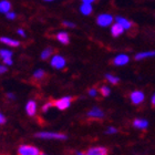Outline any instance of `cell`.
I'll list each match as a JSON object with an SVG mask.
<instances>
[{
	"label": "cell",
	"instance_id": "d590c367",
	"mask_svg": "<svg viewBox=\"0 0 155 155\" xmlns=\"http://www.w3.org/2000/svg\"><path fill=\"white\" fill-rule=\"evenodd\" d=\"M43 1H53V0H43Z\"/></svg>",
	"mask_w": 155,
	"mask_h": 155
},
{
	"label": "cell",
	"instance_id": "e575fe53",
	"mask_svg": "<svg viewBox=\"0 0 155 155\" xmlns=\"http://www.w3.org/2000/svg\"><path fill=\"white\" fill-rule=\"evenodd\" d=\"M77 155H85V154L82 153V152H77Z\"/></svg>",
	"mask_w": 155,
	"mask_h": 155
},
{
	"label": "cell",
	"instance_id": "52a82bcc",
	"mask_svg": "<svg viewBox=\"0 0 155 155\" xmlns=\"http://www.w3.org/2000/svg\"><path fill=\"white\" fill-rule=\"evenodd\" d=\"M131 101L133 104H140L144 101V93L142 91H134L131 93Z\"/></svg>",
	"mask_w": 155,
	"mask_h": 155
},
{
	"label": "cell",
	"instance_id": "ffe728a7",
	"mask_svg": "<svg viewBox=\"0 0 155 155\" xmlns=\"http://www.w3.org/2000/svg\"><path fill=\"white\" fill-rule=\"evenodd\" d=\"M45 77V72L43 70H37L33 73V79H36V80H42Z\"/></svg>",
	"mask_w": 155,
	"mask_h": 155
},
{
	"label": "cell",
	"instance_id": "83f0119b",
	"mask_svg": "<svg viewBox=\"0 0 155 155\" xmlns=\"http://www.w3.org/2000/svg\"><path fill=\"white\" fill-rule=\"evenodd\" d=\"M116 132H117V130L114 129V127H109L107 131V134H113V133H116Z\"/></svg>",
	"mask_w": 155,
	"mask_h": 155
},
{
	"label": "cell",
	"instance_id": "e0dca14e",
	"mask_svg": "<svg viewBox=\"0 0 155 155\" xmlns=\"http://www.w3.org/2000/svg\"><path fill=\"white\" fill-rule=\"evenodd\" d=\"M26 111L27 113L29 114L30 116H33L36 114V111H37V104L35 101H29L28 104H27L26 107Z\"/></svg>",
	"mask_w": 155,
	"mask_h": 155
},
{
	"label": "cell",
	"instance_id": "ba28073f",
	"mask_svg": "<svg viewBox=\"0 0 155 155\" xmlns=\"http://www.w3.org/2000/svg\"><path fill=\"white\" fill-rule=\"evenodd\" d=\"M115 21L117 23H120V25L124 28V30H130L133 27V23L131 22L130 20L125 19V18H123V17H120V16L115 17Z\"/></svg>",
	"mask_w": 155,
	"mask_h": 155
},
{
	"label": "cell",
	"instance_id": "4316f807",
	"mask_svg": "<svg viewBox=\"0 0 155 155\" xmlns=\"http://www.w3.org/2000/svg\"><path fill=\"white\" fill-rule=\"evenodd\" d=\"M2 61H3V63L7 65L12 64V60H11V58H5V59H2Z\"/></svg>",
	"mask_w": 155,
	"mask_h": 155
},
{
	"label": "cell",
	"instance_id": "f1b7e54d",
	"mask_svg": "<svg viewBox=\"0 0 155 155\" xmlns=\"http://www.w3.org/2000/svg\"><path fill=\"white\" fill-rule=\"evenodd\" d=\"M17 32H18V35H19V36L26 37V33H25V31H23L22 29H18V31H17Z\"/></svg>",
	"mask_w": 155,
	"mask_h": 155
},
{
	"label": "cell",
	"instance_id": "4fadbf2b",
	"mask_svg": "<svg viewBox=\"0 0 155 155\" xmlns=\"http://www.w3.org/2000/svg\"><path fill=\"white\" fill-rule=\"evenodd\" d=\"M11 2L9 0H1L0 1V12L1 13H8L11 11Z\"/></svg>",
	"mask_w": 155,
	"mask_h": 155
},
{
	"label": "cell",
	"instance_id": "8fae6325",
	"mask_svg": "<svg viewBox=\"0 0 155 155\" xmlns=\"http://www.w3.org/2000/svg\"><path fill=\"white\" fill-rule=\"evenodd\" d=\"M93 11V7H92V3H82L80 6V12L83 15V16H90Z\"/></svg>",
	"mask_w": 155,
	"mask_h": 155
},
{
	"label": "cell",
	"instance_id": "d6a6232c",
	"mask_svg": "<svg viewBox=\"0 0 155 155\" xmlns=\"http://www.w3.org/2000/svg\"><path fill=\"white\" fill-rule=\"evenodd\" d=\"M95 0H82V2L83 3H92V2H94Z\"/></svg>",
	"mask_w": 155,
	"mask_h": 155
},
{
	"label": "cell",
	"instance_id": "30bf717a",
	"mask_svg": "<svg viewBox=\"0 0 155 155\" xmlns=\"http://www.w3.org/2000/svg\"><path fill=\"white\" fill-rule=\"evenodd\" d=\"M130 58H129V55H126V54H119L117 57H115L113 60V63L115 65H124L126 64L127 62H129Z\"/></svg>",
	"mask_w": 155,
	"mask_h": 155
},
{
	"label": "cell",
	"instance_id": "3957f363",
	"mask_svg": "<svg viewBox=\"0 0 155 155\" xmlns=\"http://www.w3.org/2000/svg\"><path fill=\"white\" fill-rule=\"evenodd\" d=\"M72 102V99L69 97H62L60 100H57V101H52V103H53V107H58L59 110H67L69 107H70V104Z\"/></svg>",
	"mask_w": 155,
	"mask_h": 155
},
{
	"label": "cell",
	"instance_id": "5b68a950",
	"mask_svg": "<svg viewBox=\"0 0 155 155\" xmlns=\"http://www.w3.org/2000/svg\"><path fill=\"white\" fill-rule=\"evenodd\" d=\"M85 155H107L109 151L105 147L99 146V147H92V149L87 150V152L84 153Z\"/></svg>",
	"mask_w": 155,
	"mask_h": 155
},
{
	"label": "cell",
	"instance_id": "cb8c5ba5",
	"mask_svg": "<svg viewBox=\"0 0 155 155\" xmlns=\"http://www.w3.org/2000/svg\"><path fill=\"white\" fill-rule=\"evenodd\" d=\"M6 17H7V19H9V20H15L17 18V15L13 11H9L8 13H6Z\"/></svg>",
	"mask_w": 155,
	"mask_h": 155
},
{
	"label": "cell",
	"instance_id": "d4e9b609",
	"mask_svg": "<svg viewBox=\"0 0 155 155\" xmlns=\"http://www.w3.org/2000/svg\"><path fill=\"white\" fill-rule=\"evenodd\" d=\"M53 107V103H52V101H50V102H48V103H45L43 107H42V112H47V111L49 110V107Z\"/></svg>",
	"mask_w": 155,
	"mask_h": 155
},
{
	"label": "cell",
	"instance_id": "484cf974",
	"mask_svg": "<svg viewBox=\"0 0 155 155\" xmlns=\"http://www.w3.org/2000/svg\"><path fill=\"white\" fill-rule=\"evenodd\" d=\"M62 25L64 27H68V28H75V25L73 22H70V21H63Z\"/></svg>",
	"mask_w": 155,
	"mask_h": 155
},
{
	"label": "cell",
	"instance_id": "f546056e",
	"mask_svg": "<svg viewBox=\"0 0 155 155\" xmlns=\"http://www.w3.org/2000/svg\"><path fill=\"white\" fill-rule=\"evenodd\" d=\"M5 122H6V117H5L2 114L0 113V124H3Z\"/></svg>",
	"mask_w": 155,
	"mask_h": 155
},
{
	"label": "cell",
	"instance_id": "277c9868",
	"mask_svg": "<svg viewBox=\"0 0 155 155\" xmlns=\"http://www.w3.org/2000/svg\"><path fill=\"white\" fill-rule=\"evenodd\" d=\"M37 137H41V139H47V140H65L67 135L62 134V133H50V132H42V133H37Z\"/></svg>",
	"mask_w": 155,
	"mask_h": 155
},
{
	"label": "cell",
	"instance_id": "603a6c76",
	"mask_svg": "<svg viewBox=\"0 0 155 155\" xmlns=\"http://www.w3.org/2000/svg\"><path fill=\"white\" fill-rule=\"evenodd\" d=\"M100 92L102 93V95H103V97H107V95H110L111 90H110V89H109L107 87H105V85H104V87H101Z\"/></svg>",
	"mask_w": 155,
	"mask_h": 155
},
{
	"label": "cell",
	"instance_id": "1f68e13d",
	"mask_svg": "<svg viewBox=\"0 0 155 155\" xmlns=\"http://www.w3.org/2000/svg\"><path fill=\"white\" fill-rule=\"evenodd\" d=\"M7 71V68L3 65H0V73H5Z\"/></svg>",
	"mask_w": 155,
	"mask_h": 155
},
{
	"label": "cell",
	"instance_id": "d6986e66",
	"mask_svg": "<svg viewBox=\"0 0 155 155\" xmlns=\"http://www.w3.org/2000/svg\"><path fill=\"white\" fill-rule=\"evenodd\" d=\"M52 52H53V49H52V48L45 49V50L42 51V53H41V59H42V60H47V59H49L50 57H51Z\"/></svg>",
	"mask_w": 155,
	"mask_h": 155
},
{
	"label": "cell",
	"instance_id": "44dd1931",
	"mask_svg": "<svg viewBox=\"0 0 155 155\" xmlns=\"http://www.w3.org/2000/svg\"><path fill=\"white\" fill-rule=\"evenodd\" d=\"M105 78H107V80L112 84H117L120 82L119 78L114 77V75H112V74H107V75H105Z\"/></svg>",
	"mask_w": 155,
	"mask_h": 155
},
{
	"label": "cell",
	"instance_id": "836d02e7",
	"mask_svg": "<svg viewBox=\"0 0 155 155\" xmlns=\"http://www.w3.org/2000/svg\"><path fill=\"white\" fill-rule=\"evenodd\" d=\"M151 103H152V105L155 107V93H154V95L152 97V100H151Z\"/></svg>",
	"mask_w": 155,
	"mask_h": 155
},
{
	"label": "cell",
	"instance_id": "ac0fdd59",
	"mask_svg": "<svg viewBox=\"0 0 155 155\" xmlns=\"http://www.w3.org/2000/svg\"><path fill=\"white\" fill-rule=\"evenodd\" d=\"M151 57H155V51H146V52H141L135 55V60H143L145 58H151Z\"/></svg>",
	"mask_w": 155,
	"mask_h": 155
},
{
	"label": "cell",
	"instance_id": "5bb4252c",
	"mask_svg": "<svg viewBox=\"0 0 155 155\" xmlns=\"http://www.w3.org/2000/svg\"><path fill=\"white\" fill-rule=\"evenodd\" d=\"M133 125L135 126L136 129L145 130L146 127L149 126V122H147L146 120H143V119H136V120H134V122H133Z\"/></svg>",
	"mask_w": 155,
	"mask_h": 155
},
{
	"label": "cell",
	"instance_id": "9c48e42d",
	"mask_svg": "<svg viewBox=\"0 0 155 155\" xmlns=\"http://www.w3.org/2000/svg\"><path fill=\"white\" fill-rule=\"evenodd\" d=\"M123 32H124V28H123L120 23L116 22V23H114V25H112V27H111V33H112V36H113L114 38L121 36Z\"/></svg>",
	"mask_w": 155,
	"mask_h": 155
},
{
	"label": "cell",
	"instance_id": "2e32d148",
	"mask_svg": "<svg viewBox=\"0 0 155 155\" xmlns=\"http://www.w3.org/2000/svg\"><path fill=\"white\" fill-rule=\"evenodd\" d=\"M0 42H2L5 45H10V47H19L20 42L17 41V40H13L11 38H7V37H1L0 38Z\"/></svg>",
	"mask_w": 155,
	"mask_h": 155
},
{
	"label": "cell",
	"instance_id": "8992f818",
	"mask_svg": "<svg viewBox=\"0 0 155 155\" xmlns=\"http://www.w3.org/2000/svg\"><path fill=\"white\" fill-rule=\"evenodd\" d=\"M51 65L55 69H62L65 65V60L61 55H54L51 60Z\"/></svg>",
	"mask_w": 155,
	"mask_h": 155
},
{
	"label": "cell",
	"instance_id": "9a60e30c",
	"mask_svg": "<svg viewBox=\"0 0 155 155\" xmlns=\"http://www.w3.org/2000/svg\"><path fill=\"white\" fill-rule=\"evenodd\" d=\"M57 39H58L59 42H61L62 45H68L70 42V37L67 32L64 31H61V32L57 33Z\"/></svg>",
	"mask_w": 155,
	"mask_h": 155
},
{
	"label": "cell",
	"instance_id": "8d00e7d4",
	"mask_svg": "<svg viewBox=\"0 0 155 155\" xmlns=\"http://www.w3.org/2000/svg\"><path fill=\"white\" fill-rule=\"evenodd\" d=\"M40 155H45V154H43V153H41V154H40Z\"/></svg>",
	"mask_w": 155,
	"mask_h": 155
},
{
	"label": "cell",
	"instance_id": "7a4b0ae2",
	"mask_svg": "<svg viewBox=\"0 0 155 155\" xmlns=\"http://www.w3.org/2000/svg\"><path fill=\"white\" fill-rule=\"evenodd\" d=\"M113 22V17L109 13H101L97 18V23L100 27H107L112 25Z\"/></svg>",
	"mask_w": 155,
	"mask_h": 155
},
{
	"label": "cell",
	"instance_id": "4dcf8cb0",
	"mask_svg": "<svg viewBox=\"0 0 155 155\" xmlns=\"http://www.w3.org/2000/svg\"><path fill=\"white\" fill-rule=\"evenodd\" d=\"M89 93H90V95H92V97H94V95L97 94V90H95V89H91V90L89 91Z\"/></svg>",
	"mask_w": 155,
	"mask_h": 155
},
{
	"label": "cell",
	"instance_id": "6da1fadb",
	"mask_svg": "<svg viewBox=\"0 0 155 155\" xmlns=\"http://www.w3.org/2000/svg\"><path fill=\"white\" fill-rule=\"evenodd\" d=\"M41 152L32 145H21L18 149V155H40Z\"/></svg>",
	"mask_w": 155,
	"mask_h": 155
},
{
	"label": "cell",
	"instance_id": "7c38bea8",
	"mask_svg": "<svg viewBox=\"0 0 155 155\" xmlns=\"http://www.w3.org/2000/svg\"><path fill=\"white\" fill-rule=\"evenodd\" d=\"M87 116H89V117H93V119H102L104 116V113H103V111L100 110L99 107H93V109L87 113Z\"/></svg>",
	"mask_w": 155,
	"mask_h": 155
},
{
	"label": "cell",
	"instance_id": "7402d4cb",
	"mask_svg": "<svg viewBox=\"0 0 155 155\" xmlns=\"http://www.w3.org/2000/svg\"><path fill=\"white\" fill-rule=\"evenodd\" d=\"M11 55H12V52L9 51V50H5V49L0 50V57H1L2 59H5V58H11Z\"/></svg>",
	"mask_w": 155,
	"mask_h": 155
}]
</instances>
